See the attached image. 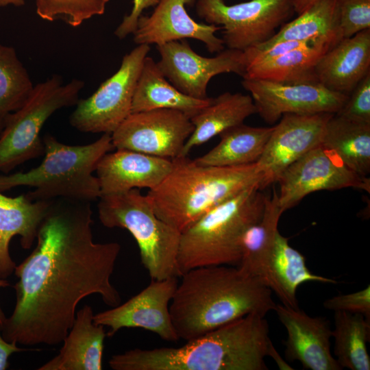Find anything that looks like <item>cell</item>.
Instances as JSON below:
<instances>
[{
	"label": "cell",
	"instance_id": "cell-1",
	"mask_svg": "<svg viewBox=\"0 0 370 370\" xmlns=\"http://www.w3.org/2000/svg\"><path fill=\"white\" fill-rule=\"evenodd\" d=\"M90 202L51 200L32 253L16 266V304L0 325L3 338L23 345L61 343L78 304L99 295L110 307L121 296L111 277L121 251L116 242L93 241Z\"/></svg>",
	"mask_w": 370,
	"mask_h": 370
},
{
	"label": "cell",
	"instance_id": "cell-33",
	"mask_svg": "<svg viewBox=\"0 0 370 370\" xmlns=\"http://www.w3.org/2000/svg\"><path fill=\"white\" fill-rule=\"evenodd\" d=\"M109 0H36L38 16L47 21L61 20L77 27L105 12Z\"/></svg>",
	"mask_w": 370,
	"mask_h": 370
},
{
	"label": "cell",
	"instance_id": "cell-35",
	"mask_svg": "<svg viewBox=\"0 0 370 370\" xmlns=\"http://www.w3.org/2000/svg\"><path fill=\"white\" fill-rule=\"evenodd\" d=\"M336 114L351 121L370 123V73L356 85Z\"/></svg>",
	"mask_w": 370,
	"mask_h": 370
},
{
	"label": "cell",
	"instance_id": "cell-34",
	"mask_svg": "<svg viewBox=\"0 0 370 370\" xmlns=\"http://www.w3.org/2000/svg\"><path fill=\"white\" fill-rule=\"evenodd\" d=\"M341 38L370 29V0H336Z\"/></svg>",
	"mask_w": 370,
	"mask_h": 370
},
{
	"label": "cell",
	"instance_id": "cell-37",
	"mask_svg": "<svg viewBox=\"0 0 370 370\" xmlns=\"http://www.w3.org/2000/svg\"><path fill=\"white\" fill-rule=\"evenodd\" d=\"M160 0H133V7L130 13L125 15L121 23L114 31L115 36L123 39L134 32L140 16L143 11L150 7L156 6Z\"/></svg>",
	"mask_w": 370,
	"mask_h": 370
},
{
	"label": "cell",
	"instance_id": "cell-7",
	"mask_svg": "<svg viewBox=\"0 0 370 370\" xmlns=\"http://www.w3.org/2000/svg\"><path fill=\"white\" fill-rule=\"evenodd\" d=\"M99 219L108 228L127 230L136 240L140 261L151 280L180 277L177 254L181 232L160 219L138 188L102 195Z\"/></svg>",
	"mask_w": 370,
	"mask_h": 370
},
{
	"label": "cell",
	"instance_id": "cell-20",
	"mask_svg": "<svg viewBox=\"0 0 370 370\" xmlns=\"http://www.w3.org/2000/svg\"><path fill=\"white\" fill-rule=\"evenodd\" d=\"M369 73L370 29L341 39L320 58L314 67L319 84L347 96Z\"/></svg>",
	"mask_w": 370,
	"mask_h": 370
},
{
	"label": "cell",
	"instance_id": "cell-24",
	"mask_svg": "<svg viewBox=\"0 0 370 370\" xmlns=\"http://www.w3.org/2000/svg\"><path fill=\"white\" fill-rule=\"evenodd\" d=\"M256 114L251 97L240 92H225L211 97L210 103L190 120L194 130L186 141L178 157L187 156L196 147L206 143L225 130L243 123Z\"/></svg>",
	"mask_w": 370,
	"mask_h": 370
},
{
	"label": "cell",
	"instance_id": "cell-25",
	"mask_svg": "<svg viewBox=\"0 0 370 370\" xmlns=\"http://www.w3.org/2000/svg\"><path fill=\"white\" fill-rule=\"evenodd\" d=\"M188 96L172 85L164 76L157 62L149 56L144 60L136 86L132 113L159 109L180 111L190 119L210 101Z\"/></svg>",
	"mask_w": 370,
	"mask_h": 370
},
{
	"label": "cell",
	"instance_id": "cell-13",
	"mask_svg": "<svg viewBox=\"0 0 370 370\" xmlns=\"http://www.w3.org/2000/svg\"><path fill=\"white\" fill-rule=\"evenodd\" d=\"M156 47L160 56L157 65L164 76L180 92L193 98H208V83L217 75L234 73L243 77L245 74L242 51L227 49L214 57H204L183 40Z\"/></svg>",
	"mask_w": 370,
	"mask_h": 370
},
{
	"label": "cell",
	"instance_id": "cell-27",
	"mask_svg": "<svg viewBox=\"0 0 370 370\" xmlns=\"http://www.w3.org/2000/svg\"><path fill=\"white\" fill-rule=\"evenodd\" d=\"M273 127H252L244 123L219 136V143L194 161L202 166H234L256 162L262 156Z\"/></svg>",
	"mask_w": 370,
	"mask_h": 370
},
{
	"label": "cell",
	"instance_id": "cell-6",
	"mask_svg": "<svg viewBox=\"0 0 370 370\" xmlns=\"http://www.w3.org/2000/svg\"><path fill=\"white\" fill-rule=\"evenodd\" d=\"M251 186L209 210L181 232L177 254L180 277L197 267L238 266L241 239L261 218L265 195Z\"/></svg>",
	"mask_w": 370,
	"mask_h": 370
},
{
	"label": "cell",
	"instance_id": "cell-22",
	"mask_svg": "<svg viewBox=\"0 0 370 370\" xmlns=\"http://www.w3.org/2000/svg\"><path fill=\"white\" fill-rule=\"evenodd\" d=\"M51 200H30L26 195L15 197L0 191V278L6 279L14 271L15 262L10 255L12 237L21 236L23 249H29L35 240L39 226Z\"/></svg>",
	"mask_w": 370,
	"mask_h": 370
},
{
	"label": "cell",
	"instance_id": "cell-29",
	"mask_svg": "<svg viewBox=\"0 0 370 370\" xmlns=\"http://www.w3.org/2000/svg\"><path fill=\"white\" fill-rule=\"evenodd\" d=\"M321 145L349 169L367 177L370 173V123L351 121L336 114L328 120Z\"/></svg>",
	"mask_w": 370,
	"mask_h": 370
},
{
	"label": "cell",
	"instance_id": "cell-43",
	"mask_svg": "<svg viewBox=\"0 0 370 370\" xmlns=\"http://www.w3.org/2000/svg\"><path fill=\"white\" fill-rule=\"evenodd\" d=\"M5 125V118L0 116V134L2 132Z\"/></svg>",
	"mask_w": 370,
	"mask_h": 370
},
{
	"label": "cell",
	"instance_id": "cell-11",
	"mask_svg": "<svg viewBox=\"0 0 370 370\" xmlns=\"http://www.w3.org/2000/svg\"><path fill=\"white\" fill-rule=\"evenodd\" d=\"M279 204L284 212L311 193L354 188L370 192V180L346 166L321 145L291 164L278 182Z\"/></svg>",
	"mask_w": 370,
	"mask_h": 370
},
{
	"label": "cell",
	"instance_id": "cell-41",
	"mask_svg": "<svg viewBox=\"0 0 370 370\" xmlns=\"http://www.w3.org/2000/svg\"><path fill=\"white\" fill-rule=\"evenodd\" d=\"M25 3V0H0V7H5L7 5L21 6Z\"/></svg>",
	"mask_w": 370,
	"mask_h": 370
},
{
	"label": "cell",
	"instance_id": "cell-2",
	"mask_svg": "<svg viewBox=\"0 0 370 370\" xmlns=\"http://www.w3.org/2000/svg\"><path fill=\"white\" fill-rule=\"evenodd\" d=\"M180 277L169 311L179 338L186 341L249 314L265 316L276 306L272 291L236 266L200 267Z\"/></svg>",
	"mask_w": 370,
	"mask_h": 370
},
{
	"label": "cell",
	"instance_id": "cell-17",
	"mask_svg": "<svg viewBox=\"0 0 370 370\" xmlns=\"http://www.w3.org/2000/svg\"><path fill=\"white\" fill-rule=\"evenodd\" d=\"M274 310L287 332L284 344L288 361H298L305 369H342L331 352L332 330L325 317H311L282 304Z\"/></svg>",
	"mask_w": 370,
	"mask_h": 370
},
{
	"label": "cell",
	"instance_id": "cell-4",
	"mask_svg": "<svg viewBox=\"0 0 370 370\" xmlns=\"http://www.w3.org/2000/svg\"><path fill=\"white\" fill-rule=\"evenodd\" d=\"M171 171L147 196L157 216L180 232L217 206L258 186L256 162L234 166H202L187 156L172 159Z\"/></svg>",
	"mask_w": 370,
	"mask_h": 370
},
{
	"label": "cell",
	"instance_id": "cell-42",
	"mask_svg": "<svg viewBox=\"0 0 370 370\" xmlns=\"http://www.w3.org/2000/svg\"><path fill=\"white\" fill-rule=\"evenodd\" d=\"M9 286L10 283L5 279L0 278V288L7 287ZM5 318L6 317L0 306V325L2 324Z\"/></svg>",
	"mask_w": 370,
	"mask_h": 370
},
{
	"label": "cell",
	"instance_id": "cell-8",
	"mask_svg": "<svg viewBox=\"0 0 370 370\" xmlns=\"http://www.w3.org/2000/svg\"><path fill=\"white\" fill-rule=\"evenodd\" d=\"M84 86L79 79L64 84L58 75L34 86L23 105L5 118L0 134V171L8 173L44 154L42 126L57 110L76 105Z\"/></svg>",
	"mask_w": 370,
	"mask_h": 370
},
{
	"label": "cell",
	"instance_id": "cell-31",
	"mask_svg": "<svg viewBox=\"0 0 370 370\" xmlns=\"http://www.w3.org/2000/svg\"><path fill=\"white\" fill-rule=\"evenodd\" d=\"M334 328L332 331L334 354L341 369L369 370L370 357L367 343L370 321L362 314L335 311Z\"/></svg>",
	"mask_w": 370,
	"mask_h": 370
},
{
	"label": "cell",
	"instance_id": "cell-19",
	"mask_svg": "<svg viewBox=\"0 0 370 370\" xmlns=\"http://www.w3.org/2000/svg\"><path fill=\"white\" fill-rule=\"evenodd\" d=\"M172 160L127 149L108 152L97 168L101 196L134 188L151 190L158 186L172 169Z\"/></svg>",
	"mask_w": 370,
	"mask_h": 370
},
{
	"label": "cell",
	"instance_id": "cell-28",
	"mask_svg": "<svg viewBox=\"0 0 370 370\" xmlns=\"http://www.w3.org/2000/svg\"><path fill=\"white\" fill-rule=\"evenodd\" d=\"M283 212L279 204L278 192L274 189L272 196L265 195L261 218L249 227L243 235L241 258L236 267L244 274L261 281L279 232L278 223Z\"/></svg>",
	"mask_w": 370,
	"mask_h": 370
},
{
	"label": "cell",
	"instance_id": "cell-39",
	"mask_svg": "<svg viewBox=\"0 0 370 370\" xmlns=\"http://www.w3.org/2000/svg\"><path fill=\"white\" fill-rule=\"evenodd\" d=\"M269 356L274 360L280 369H293V368H291V367L280 357L273 345L269 352Z\"/></svg>",
	"mask_w": 370,
	"mask_h": 370
},
{
	"label": "cell",
	"instance_id": "cell-16",
	"mask_svg": "<svg viewBox=\"0 0 370 370\" xmlns=\"http://www.w3.org/2000/svg\"><path fill=\"white\" fill-rule=\"evenodd\" d=\"M334 114L282 115L273 126L256 162L263 179L261 190L278 182L282 173L311 149L321 145L326 124Z\"/></svg>",
	"mask_w": 370,
	"mask_h": 370
},
{
	"label": "cell",
	"instance_id": "cell-38",
	"mask_svg": "<svg viewBox=\"0 0 370 370\" xmlns=\"http://www.w3.org/2000/svg\"><path fill=\"white\" fill-rule=\"evenodd\" d=\"M29 350L35 349L18 347L16 343L5 341L0 333V370H5L9 367L8 359L12 354Z\"/></svg>",
	"mask_w": 370,
	"mask_h": 370
},
{
	"label": "cell",
	"instance_id": "cell-18",
	"mask_svg": "<svg viewBox=\"0 0 370 370\" xmlns=\"http://www.w3.org/2000/svg\"><path fill=\"white\" fill-rule=\"evenodd\" d=\"M195 0H160L151 15H141L134 32L136 45L156 46L166 42L193 38L204 43L210 53L224 49L222 38L216 32L221 26L199 23L188 14L186 5Z\"/></svg>",
	"mask_w": 370,
	"mask_h": 370
},
{
	"label": "cell",
	"instance_id": "cell-32",
	"mask_svg": "<svg viewBox=\"0 0 370 370\" xmlns=\"http://www.w3.org/2000/svg\"><path fill=\"white\" fill-rule=\"evenodd\" d=\"M34 85L14 47L0 43V116L21 108Z\"/></svg>",
	"mask_w": 370,
	"mask_h": 370
},
{
	"label": "cell",
	"instance_id": "cell-10",
	"mask_svg": "<svg viewBox=\"0 0 370 370\" xmlns=\"http://www.w3.org/2000/svg\"><path fill=\"white\" fill-rule=\"evenodd\" d=\"M149 51V45H138L125 54L116 73L90 96L78 100L71 125L82 132H114L132 113L136 86Z\"/></svg>",
	"mask_w": 370,
	"mask_h": 370
},
{
	"label": "cell",
	"instance_id": "cell-26",
	"mask_svg": "<svg viewBox=\"0 0 370 370\" xmlns=\"http://www.w3.org/2000/svg\"><path fill=\"white\" fill-rule=\"evenodd\" d=\"M334 45L319 41L273 58L249 63L242 77L286 84L318 82L314 73L315 65Z\"/></svg>",
	"mask_w": 370,
	"mask_h": 370
},
{
	"label": "cell",
	"instance_id": "cell-40",
	"mask_svg": "<svg viewBox=\"0 0 370 370\" xmlns=\"http://www.w3.org/2000/svg\"><path fill=\"white\" fill-rule=\"evenodd\" d=\"M294 12L299 14L317 0H292Z\"/></svg>",
	"mask_w": 370,
	"mask_h": 370
},
{
	"label": "cell",
	"instance_id": "cell-5",
	"mask_svg": "<svg viewBox=\"0 0 370 370\" xmlns=\"http://www.w3.org/2000/svg\"><path fill=\"white\" fill-rule=\"evenodd\" d=\"M42 141V162L26 172L0 175L1 192L30 186L34 190L25 195L32 201L68 198L91 202L101 197L93 173L101 158L114 148L110 134L84 145L62 143L49 134Z\"/></svg>",
	"mask_w": 370,
	"mask_h": 370
},
{
	"label": "cell",
	"instance_id": "cell-15",
	"mask_svg": "<svg viewBox=\"0 0 370 370\" xmlns=\"http://www.w3.org/2000/svg\"><path fill=\"white\" fill-rule=\"evenodd\" d=\"M178 284L177 277L151 280L150 284L123 304L94 314L95 324L109 328L112 336L122 328H142L162 340H180L173 326L169 305Z\"/></svg>",
	"mask_w": 370,
	"mask_h": 370
},
{
	"label": "cell",
	"instance_id": "cell-14",
	"mask_svg": "<svg viewBox=\"0 0 370 370\" xmlns=\"http://www.w3.org/2000/svg\"><path fill=\"white\" fill-rule=\"evenodd\" d=\"M241 84L250 93L256 113L270 124L286 114H336L348 98L318 82L286 84L243 78Z\"/></svg>",
	"mask_w": 370,
	"mask_h": 370
},
{
	"label": "cell",
	"instance_id": "cell-12",
	"mask_svg": "<svg viewBox=\"0 0 370 370\" xmlns=\"http://www.w3.org/2000/svg\"><path fill=\"white\" fill-rule=\"evenodd\" d=\"M194 130L183 112L159 109L132 112L111 134L116 149H127L166 159L178 157Z\"/></svg>",
	"mask_w": 370,
	"mask_h": 370
},
{
	"label": "cell",
	"instance_id": "cell-3",
	"mask_svg": "<svg viewBox=\"0 0 370 370\" xmlns=\"http://www.w3.org/2000/svg\"><path fill=\"white\" fill-rule=\"evenodd\" d=\"M264 317L249 314L180 347L135 348L108 363L114 370H268L273 343Z\"/></svg>",
	"mask_w": 370,
	"mask_h": 370
},
{
	"label": "cell",
	"instance_id": "cell-23",
	"mask_svg": "<svg viewBox=\"0 0 370 370\" xmlns=\"http://www.w3.org/2000/svg\"><path fill=\"white\" fill-rule=\"evenodd\" d=\"M261 282L275 293L283 305L293 308H299L297 291L303 283H337L334 279L312 273L306 265L304 256L291 247L288 238L280 232L276 234Z\"/></svg>",
	"mask_w": 370,
	"mask_h": 370
},
{
	"label": "cell",
	"instance_id": "cell-9",
	"mask_svg": "<svg viewBox=\"0 0 370 370\" xmlns=\"http://www.w3.org/2000/svg\"><path fill=\"white\" fill-rule=\"evenodd\" d=\"M196 12L208 24L221 27L227 49L244 51L271 38L294 8L292 0H250L231 5L225 0H197Z\"/></svg>",
	"mask_w": 370,
	"mask_h": 370
},
{
	"label": "cell",
	"instance_id": "cell-21",
	"mask_svg": "<svg viewBox=\"0 0 370 370\" xmlns=\"http://www.w3.org/2000/svg\"><path fill=\"white\" fill-rule=\"evenodd\" d=\"M89 305L76 312L72 327L63 340L59 353L38 370H101L104 326L95 324Z\"/></svg>",
	"mask_w": 370,
	"mask_h": 370
},
{
	"label": "cell",
	"instance_id": "cell-36",
	"mask_svg": "<svg viewBox=\"0 0 370 370\" xmlns=\"http://www.w3.org/2000/svg\"><path fill=\"white\" fill-rule=\"evenodd\" d=\"M323 306L333 311L362 314L370 321V286L348 294H339L325 300Z\"/></svg>",
	"mask_w": 370,
	"mask_h": 370
},
{
	"label": "cell",
	"instance_id": "cell-30",
	"mask_svg": "<svg viewBox=\"0 0 370 370\" xmlns=\"http://www.w3.org/2000/svg\"><path fill=\"white\" fill-rule=\"evenodd\" d=\"M313 39L326 40L334 44L342 39L336 0H317L296 18L284 23L271 38L255 47L264 48L282 41Z\"/></svg>",
	"mask_w": 370,
	"mask_h": 370
}]
</instances>
